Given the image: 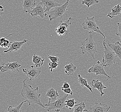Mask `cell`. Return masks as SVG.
Segmentation results:
<instances>
[{"label": "cell", "instance_id": "1", "mask_svg": "<svg viewBox=\"0 0 121 112\" xmlns=\"http://www.w3.org/2000/svg\"><path fill=\"white\" fill-rule=\"evenodd\" d=\"M27 78H28L27 77L22 82L23 86L21 92V95L27 100L29 106L32 103H33L45 108V107L42 103L40 99L41 94L38 93L39 87H36L33 89L32 85L27 84L26 82V81Z\"/></svg>", "mask_w": 121, "mask_h": 112}, {"label": "cell", "instance_id": "2", "mask_svg": "<svg viewBox=\"0 0 121 112\" xmlns=\"http://www.w3.org/2000/svg\"><path fill=\"white\" fill-rule=\"evenodd\" d=\"M92 33L93 31L88 33L87 38L82 42L80 49L83 54L91 56L95 59V54L97 52V44L94 41Z\"/></svg>", "mask_w": 121, "mask_h": 112}, {"label": "cell", "instance_id": "3", "mask_svg": "<svg viewBox=\"0 0 121 112\" xmlns=\"http://www.w3.org/2000/svg\"><path fill=\"white\" fill-rule=\"evenodd\" d=\"M103 45L104 47L102 48H104V55L103 56L102 59L103 65L104 67L111 66L114 64L117 63L116 54L109 47L107 46L105 42V38H104Z\"/></svg>", "mask_w": 121, "mask_h": 112}, {"label": "cell", "instance_id": "4", "mask_svg": "<svg viewBox=\"0 0 121 112\" xmlns=\"http://www.w3.org/2000/svg\"><path fill=\"white\" fill-rule=\"evenodd\" d=\"M69 94H66L63 96H59L56 100L53 102H49L44 104L47 107V111L49 112L51 110H54L56 112H60L65 107V101L68 97Z\"/></svg>", "mask_w": 121, "mask_h": 112}, {"label": "cell", "instance_id": "5", "mask_svg": "<svg viewBox=\"0 0 121 112\" xmlns=\"http://www.w3.org/2000/svg\"><path fill=\"white\" fill-rule=\"evenodd\" d=\"M69 0H67L65 3L60 6L54 7L53 10L50 11L48 15L50 21H52L58 17H60L61 21H62V17L63 15L66 11L68 10L67 7L69 4Z\"/></svg>", "mask_w": 121, "mask_h": 112}, {"label": "cell", "instance_id": "6", "mask_svg": "<svg viewBox=\"0 0 121 112\" xmlns=\"http://www.w3.org/2000/svg\"><path fill=\"white\" fill-rule=\"evenodd\" d=\"M82 26L84 29L94 31L98 33H99L103 36L104 38L106 39V37L105 36L103 32L100 30L99 28L96 24L94 17H87V19L83 22Z\"/></svg>", "mask_w": 121, "mask_h": 112}, {"label": "cell", "instance_id": "7", "mask_svg": "<svg viewBox=\"0 0 121 112\" xmlns=\"http://www.w3.org/2000/svg\"><path fill=\"white\" fill-rule=\"evenodd\" d=\"M72 18L70 17L67 20L64 21H62L60 23L55 29V32L59 36H63L69 31V27L71 24Z\"/></svg>", "mask_w": 121, "mask_h": 112}, {"label": "cell", "instance_id": "8", "mask_svg": "<svg viewBox=\"0 0 121 112\" xmlns=\"http://www.w3.org/2000/svg\"><path fill=\"white\" fill-rule=\"evenodd\" d=\"M104 66L100 63V61H98L90 67L88 72L89 73H95L96 75H104L106 76L109 79L110 78V76L107 75L104 70Z\"/></svg>", "mask_w": 121, "mask_h": 112}, {"label": "cell", "instance_id": "9", "mask_svg": "<svg viewBox=\"0 0 121 112\" xmlns=\"http://www.w3.org/2000/svg\"><path fill=\"white\" fill-rule=\"evenodd\" d=\"M20 66H21V64L19 63L18 61L12 63L7 62L3 63L0 66V70L2 73H4L6 71L19 72Z\"/></svg>", "mask_w": 121, "mask_h": 112}, {"label": "cell", "instance_id": "10", "mask_svg": "<svg viewBox=\"0 0 121 112\" xmlns=\"http://www.w3.org/2000/svg\"><path fill=\"white\" fill-rule=\"evenodd\" d=\"M32 10L27 11L26 13H29L32 17H36L39 16L41 18H44L47 17V14L45 13V9L42 7L41 3H39L34 8H32Z\"/></svg>", "mask_w": 121, "mask_h": 112}, {"label": "cell", "instance_id": "11", "mask_svg": "<svg viewBox=\"0 0 121 112\" xmlns=\"http://www.w3.org/2000/svg\"><path fill=\"white\" fill-rule=\"evenodd\" d=\"M22 72L27 76V78H29V80L32 81L36 79L41 73V71L38 70L34 66H31L29 68L22 69Z\"/></svg>", "mask_w": 121, "mask_h": 112}, {"label": "cell", "instance_id": "12", "mask_svg": "<svg viewBox=\"0 0 121 112\" xmlns=\"http://www.w3.org/2000/svg\"><path fill=\"white\" fill-rule=\"evenodd\" d=\"M42 6L45 9V13L50 12V10L52 8L60 6L62 5L56 2L55 0H40Z\"/></svg>", "mask_w": 121, "mask_h": 112}, {"label": "cell", "instance_id": "13", "mask_svg": "<svg viewBox=\"0 0 121 112\" xmlns=\"http://www.w3.org/2000/svg\"><path fill=\"white\" fill-rule=\"evenodd\" d=\"M110 106L101 103H95V105L90 107L87 112H107L110 109Z\"/></svg>", "mask_w": 121, "mask_h": 112}, {"label": "cell", "instance_id": "14", "mask_svg": "<svg viewBox=\"0 0 121 112\" xmlns=\"http://www.w3.org/2000/svg\"><path fill=\"white\" fill-rule=\"evenodd\" d=\"M28 41V40L24 39L20 42H11V43L10 45L9 49L7 50L4 51V53H7L8 52H11L12 51L19 50L21 49L22 46Z\"/></svg>", "mask_w": 121, "mask_h": 112}, {"label": "cell", "instance_id": "15", "mask_svg": "<svg viewBox=\"0 0 121 112\" xmlns=\"http://www.w3.org/2000/svg\"><path fill=\"white\" fill-rule=\"evenodd\" d=\"M91 83L92 88H97L98 90L100 92V95L101 96H103V95H104L105 93L103 92V90L105 88L107 89V88L104 86L101 81L92 79Z\"/></svg>", "mask_w": 121, "mask_h": 112}, {"label": "cell", "instance_id": "16", "mask_svg": "<svg viewBox=\"0 0 121 112\" xmlns=\"http://www.w3.org/2000/svg\"><path fill=\"white\" fill-rule=\"evenodd\" d=\"M21 5L23 7V10H22V12L26 13L27 11H28L36 6V2L35 0H22V2Z\"/></svg>", "mask_w": 121, "mask_h": 112}, {"label": "cell", "instance_id": "17", "mask_svg": "<svg viewBox=\"0 0 121 112\" xmlns=\"http://www.w3.org/2000/svg\"><path fill=\"white\" fill-rule=\"evenodd\" d=\"M59 97L57 90H55L53 87L49 89L46 93L45 97H49V102H53Z\"/></svg>", "mask_w": 121, "mask_h": 112}, {"label": "cell", "instance_id": "18", "mask_svg": "<svg viewBox=\"0 0 121 112\" xmlns=\"http://www.w3.org/2000/svg\"><path fill=\"white\" fill-rule=\"evenodd\" d=\"M108 46L111 48L121 60V44L119 42H117L115 44L108 43Z\"/></svg>", "mask_w": 121, "mask_h": 112}, {"label": "cell", "instance_id": "19", "mask_svg": "<svg viewBox=\"0 0 121 112\" xmlns=\"http://www.w3.org/2000/svg\"><path fill=\"white\" fill-rule=\"evenodd\" d=\"M111 10V12L108 13L107 17H110L112 19L115 17L116 16L120 14L121 13V6L119 4L112 8Z\"/></svg>", "mask_w": 121, "mask_h": 112}, {"label": "cell", "instance_id": "20", "mask_svg": "<svg viewBox=\"0 0 121 112\" xmlns=\"http://www.w3.org/2000/svg\"><path fill=\"white\" fill-rule=\"evenodd\" d=\"M64 68L65 73L67 76L72 75L77 70V67L72 63L65 66Z\"/></svg>", "mask_w": 121, "mask_h": 112}, {"label": "cell", "instance_id": "21", "mask_svg": "<svg viewBox=\"0 0 121 112\" xmlns=\"http://www.w3.org/2000/svg\"><path fill=\"white\" fill-rule=\"evenodd\" d=\"M44 59H42L41 56L34 54L32 58V62L36 67H40L44 64Z\"/></svg>", "mask_w": 121, "mask_h": 112}, {"label": "cell", "instance_id": "22", "mask_svg": "<svg viewBox=\"0 0 121 112\" xmlns=\"http://www.w3.org/2000/svg\"><path fill=\"white\" fill-rule=\"evenodd\" d=\"M78 83H79V84L82 87L85 86L88 89H89V90L91 92H93V91L92 90V88L88 84L87 81V80L86 79L83 78L79 74H78Z\"/></svg>", "mask_w": 121, "mask_h": 112}, {"label": "cell", "instance_id": "23", "mask_svg": "<svg viewBox=\"0 0 121 112\" xmlns=\"http://www.w3.org/2000/svg\"><path fill=\"white\" fill-rule=\"evenodd\" d=\"M85 104L84 102H82L79 104H75L74 107V112H87V110H85Z\"/></svg>", "mask_w": 121, "mask_h": 112}, {"label": "cell", "instance_id": "24", "mask_svg": "<svg viewBox=\"0 0 121 112\" xmlns=\"http://www.w3.org/2000/svg\"><path fill=\"white\" fill-rule=\"evenodd\" d=\"M27 102V100H24L23 101H22V103H21L19 105H18L17 107H13L12 106H10L8 107V109H7V112H20V109L22 107V106L23 105V104L25 102Z\"/></svg>", "mask_w": 121, "mask_h": 112}, {"label": "cell", "instance_id": "25", "mask_svg": "<svg viewBox=\"0 0 121 112\" xmlns=\"http://www.w3.org/2000/svg\"><path fill=\"white\" fill-rule=\"evenodd\" d=\"M11 42L7 40L5 38H1L0 39V47L6 48L8 47H9Z\"/></svg>", "mask_w": 121, "mask_h": 112}, {"label": "cell", "instance_id": "26", "mask_svg": "<svg viewBox=\"0 0 121 112\" xmlns=\"http://www.w3.org/2000/svg\"><path fill=\"white\" fill-rule=\"evenodd\" d=\"M76 102L74 99H70L66 100L65 101V107L69 110H71L76 104Z\"/></svg>", "mask_w": 121, "mask_h": 112}, {"label": "cell", "instance_id": "27", "mask_svg": "<svg viewBox=\"0 0 121 112\" xmlns=\"http://www.w3.org/2000/svg\"><path fill=\"white\" fill-rule=\"evenodd\" d=\"M99 3L98 0H83L82 2V4H85L87 6V9H88L90 6Z\"/></svg>", "mask_w": 121, "mask_h": 112}, {"label": "cell", "instance_id": "28", "mask_svg": "<svg viewBox=\"0 0 121 112\" xmlns=\"http://www.w3.org/2000/svg\"><path fill=\"white\" fill-rule=\"evenodd\" d=\"M48 69L51 70V72H52L53 70V69H55L57 68V67L59 65V64H58L56 62H51L49 63Z\"/></svg>", "mask_w": 121, "mask_h": 112}, {"label": "cell", "instance_id": "29", "mask_svg": "<svg viewBox=\"0 0 121 112\" xmlns=\"http://www.w3.org/2000/svg\"><path fill=\"white\" fill-rule=\"evenodd\" d=\"M48 56L49 59H50V60L53 62L57 63L60 60V59L59 58L58 56H50V55H48Z\"/></svg>", "mask_w": 121, "mask_h": 112}, {"label": "cell", "instance_id": "30", "mask_svg": "<svg viewBox=\"0 0 121 112\" xmlns=\"http://www.w3.org/2000/svg\"><path fill=\"white\" fill-rule=\"evenodd\" d=\"M117 25L118 26V32H116V34L118 36H119L120 38V42H121V21L119 22H118Z\"/></svg>", "mask_w": 121, "mask_h": 112}, {"label": "cell", "instance_id": "31", "mask_svg": "<svg viewBox=\"0 0 121 112\" xmlns=\"http://www.w3.org/2000/svg\"><path fill=\"white\" fill-rule=\"evenodd\" d=\"M62 90L63 91V92L65 93V94H67L69 95H73V90L71 89V88H62Z\"/></svg>", "mask_w": 121, "mask_h": 112}, {"label": "cell", "instance_id": "32", "mask_svg": "<svg viewBox=\"0 0 121 112\" xmlns=\"http://www.w3.org/2000/svg\"><path fill=\"white\" fill-rule=\"evenodd\" d=\"M70 88L69 84L67 82H65L63 83V87H62V88Z\"/></svg>", "mask_w": 121, "mask_h": 112}, {"label": "cell", "instance_id": "33", "mask_svg": "<svg viewBox=\"0 0 121 112\" xmlns=\"http://www.w3.org/2000/svg\"><path fill=\"white\" fill-rule=\"evenodd\" d=\"M4 11V10L3 7L2 6L0 5V16L2 15Z\"/></svg>", "mask_w": 121, "mask_h": 112}]
</instances>
